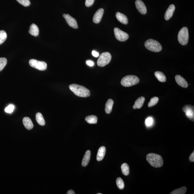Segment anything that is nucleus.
<instances>
[{
    "label": "nucleus",
    "mask_w": 194,
    "mask_h": 194,
    "mask_svg": "<svg viewBox=\"0 0 194 194\" xmlns=\"http://www.w3.org/2000/svg\"><path fill=\"white\" fill-rule=\"evenodd\" d=\"M36 119L38 123L42 126H44L45 124V120H44L43 116L40 112L37 113L36 115Z\"/></svg>",
    "instance_id": "nucleus-22"
},
{
    "label": "nucleus",
    "mask_w": 194,
    "mask_h": 194,
    "mask_svg": "<svg viewBox=\"0 0 194 194\" xmlns=\"http://www.w3.org/2000/svg\"><path fill=\"white\" fill-rule=\"evenodd\" d=\"M20 4L25 7L29 6L31 4L29 0H16Z\"/></svg>",
    "instance_id": "nucleus-31"
},
{
    "label": "nucleus",
    "mask_w": 194,
    "mask_h": 194,
    "mask_svg": "<svg viewBox=\"0 0 194 194\" xmlns=\"http://www.w3.org/2000/svg\"><path fill=\"white\" fill-rule=\"evenodd\" d=\"M63 16L70 26L74 29L78 28L76 20L74 18L68 14H63Z\"/></svg>",
    "instance_id": "nucleus-10"
},
{
    "label": "nucleus",
    "mask_w": 194,
    "mask_h": 194,
    "mask_svg": "<svg viewBox=\"0 0 194 194\" xmlns=\"http://www.w3.org/2000/svg\"><path fill=\"white\" fill-rule=\"evenodd\" d=\"M114 32L116 39L119 41H125L129 38L128 35L127 33L124 32L118 28H114Z\"/></svg>",
    "instance_id": "nucleus-8"
},
{
    "label": "nucleus",
    "mask_w": 194,
    "mask_h": 194,
    "mask_svg": "<svg viewBox=\"0 0 194 194\" xmlns=\"http://www.w3.org/2000/svg\"><path fill=\"white\" fill-rule=\"evenodd\" d=\"M7 35L5 31H0V45L3 44L6 40Z\"/></svg>",
    "instance_id": "nucleus-27"
},
{
    "label": "nucleus",
    "mask_w": 194,
    "mask_h": 194,
    "mask_svg": "<svg viewBox=\"0 0 194 194\" xmlns=\"http://www.w3.org/2000/svg\"><path fill=\"white\" fill-rule=\"evenodd\" d=\"M122 172L125 176H127L129 174V167L128 164L125 163L121 166Z\"/></svg>",
    "instance_id": "nucleus-25"
},
{
    "label": "nucleus",
    "mask_w": 194,
    "mask_h": 194,
    "mask_svg": "<svg viewBox=\"0 0 194 194\" xmlns=\"http://www.w3.org/2000/svg\"><path fill=\"white\" fill-rule=\"evenodd\" d=\"M153 123H154V120H153V119L152 117H148L146 120V125L148 127L152 126L153 124Z\"/></svg>",
    "instance_id": "nucleus-32"
},
{
    "label": "nucleus",
    "mask_w": 194,
    "mask_h": 194,
    "mask_svg": "<svg viewBox=\"0 0 194 194\" xmlns=\"http://www.w3.org/2000/svg\"><path fill=\"white\" fill-rule=\"evenodd\" d=\"M112 59L110 54L104 52L101 54L97 60V64L100 66H104L109 63Z\"/></svg>",
    "instance_id": "nucleus-6"
},
{
    "label": "nucleus",
    "mask_w": 194,
    "mask_h": 194,
    "mask_svg": "<svg viewBox=\"0 0 194 194\" xmlns=\"http://www.w3.org/2000/svg\"><path fill=\"white\" fill-rule=\"evenodd\" d=\"M75 192L73 191V190H70L69 191H68L67 193H66L67 194H75Z\"/></svg>",
    "instance_id": "nucleus-38"
},
{
    "label": "nucleus",
    "mask_w": 194,
    "mask_h": 194,
    "mask_svg": "<svg viewBox=\"0 0 194 194\" xmlns=\"http://www.w3.org/2000/svg\"><path fill=\"white\" fill-rule=\"evenodd\" d=\"M135 4L137 9L141 14H146L147 9L143 2L141 0H137Z\"/></svg>",
    "instance_id": "nucleus-11"
},
{
    "label": "nucleus",
    "mask_w": 194,
    "mask_h": 194,
    "mask_svg": "<svg viewBox=\"0 0 194 194\" xmlns=\"http://www.w3.org/2000/svg\"><path fill=\"white\" fill-rule=\"evenodd\" d=\"M69 88L75 95L83 97H89L90 95V90L85 87L80 85L73 84L70 85Z\"/></svg>",
    "instance_id": "nucleus-1"
},
{
    "label": "nucleus",
    "mask_w": 194,
    "mask_h": 194,
    "mask_svg": "<svg viewBox=\"0 0 194 194\" xmlns=\"http://www.w3.org/2000/svg\"><path fill=\"white\" fill-rule=\"evenodd\" d=\"M155 75L158 80L161 82H165L166 77L165 75L160 71H156L155 73Z\"/></svg>",
    "instance_id": "nucleus-23"
},
{
    "label": "nucleus",
    "mask_w": 194,
    "mask_h": 194,
    "mask_svg": "<svg viewBox=\"0 0 194 194\" xmlns=\"http://www.w3.org/2000/svg\"><path fill=\"white\" fill-rule=\"evenodd\" d=\"M39 29L38 26L34 23L32 24L29 27V34L34 36H38L39 34Z\"/></svg>",
    "instance_id": "nucleus-19"
},
{
    "label": "nucleus",
    "mask_w": 194,
    "mask_h": 194,
    "mask_svg": "<svg viewBox=\"0 0 194 194\" xmlns=\"http://www.w3.org/2000/svg\"><path fill=\"white\" fill-rule=\"evenodd\" d=\"M23 123L25 127L28 130H31L34 127V125L30 118L29 117H25L23 118Z\"/></svg>",
    "instance_id": "nucleus-15"
},
{
    "label": "nucleus",
    "mask_w": 194,
    "mask_h": 194,
    "mask_svg": "<svg viewBox=\"0 0 194 194\" xmlns=\"http://www.w3.org/2000/svg\"><path fill=\"white\" fill-rule=\"evenodd\" d=\"M97 194H101V193H97Z\"/></svg>",
    "instance_id": "nucleus-39"
},
{
    "label": "nucleus",
    "mask_w": 194,
    "mask_h": 194,
    "mask_svg": "<svg viewBox=\"0 0 194 194\" xmlns=\"http://www.w3.org/2000/svg\"><path fill=\"white\" fill-rule=\"evenodd\" d=\"M116 17L118 21L126 25L128 23V18L125 14L118 12L116 13Z\"/></svg>",
    "instance_id": "nucleus-17"
},
{
    "label": "nucleus",
    "mask_w": 194,
    "mask_h": 194,
    "mask_svg": "<svg viewBox=\"0 0 194 194\" xmlns=\"http://www.w3.org/2000/svg\"><path fill=\"white\" fill-rule=\"evenodd\" d=\"M7 63V60L5 58H0V71L5 68Z\"/></svg>",
    "instance_id": "nucleus-30"
},
{
    "label": "nucleus",
    "mask_w": 194,
    "mask_h": 194,
    "mask_svg": "<svg viewBox=\"0 0 194 194\" xmlns=\"http://www.w3.org/2000/svg\"><path fill=\"white\" fill-rule=\"evenodd\" d=\"M106 153V148L104 146H101L98 151L97 159V161H101L104 158Z\"/></svg>",
    "instance_id": "nucleus-16"
},
{
    "label": "nucleus",
    "mask_w": 194,
    "mask_h": 194,
    "mask_svg": "<svg viewBox=\"0 0 194 194\" xmlns=\"http://www.w3.org/2000/svg\"><path fill=\"white\" fill-rule=\"evenodd\" d=\"M145 98L144 97H140L137 100L133 108L135 109H140L142 108L145 102Z\"/></svg>",
    "instance_id": "nucleus-18"
},
{
    "label": "nucleus",
    "mask_w": 194,
    "mask_h": 194,
    "mask_svg": "<svg viewBox=\"0 0 194 194\" xmlns=\"http://www.w3.org/2000/svg\"><path fill=\"white\" fill-rule=\"evenodd\" d=\"M114 101L111 99H109L107 101L105 107V112L107 114H110L112 110Z\"/></svg>",
    "instance_id": "nucleus-21"
},
{
    "label": "nucleus",
    "mask_w": 194,
    "mask_h": 194,
    "mask_svg": "<svg viewBox=\"0 0 194 194\" xmlns=\"http://www.w3.org/2000/svg\"><path fill=\"white\" fill-rule=\"evenodd\" d=\"M29 63L31 66L40 71H44L47 69V64L45 62L35 59H31L29 60Z\"/></svg>",
    "instance_id": "nucleus-7"
},
{
    "label": "nucleus",
    "mask_w": 194,
    "mask_h": 194,
    "mask_svg": "<svg viewBox=\"0 0 194 194\" xmlns=\"http://www.w3.org/2000/svg\"><path fill=\"white\" fill-rule=\"evenodd\" d=\"M183 110L189 119L194 121V106L191 105H186L183 108Z\"/></svg>",
    "instance_id": "nucleus-9"
},
{
    "label": "nucleus",
    "mask_w": 194,
    "mask_h": 194,
    "mask_svg": "<svg viewBox=\"0 0 194 194\" xmlns=\"http://www.w3.org/2000/svg\"><path fill=\"white\" fill-rule=\"evenodd\" d=\"M189 39V34L187 27H183L181 29L178 34V40L183 45L187 44Z\"/></svg>",
    "instance_id": "nucleus-5"
},
{
    "label": "nucleus",
    "mask_w": 194,
    "mask_h": 194,
    "mask_svg": "<svg viewBox=\"0 0 194 194\" xmlns=\"http://www.w3.org/2000/svg\"><path fill=\"white\" fill-rule=\"evenodd\" d=\"M91 156V151L89 150L87 151L85 153L84 158L82 162V165L83 167H85L87 166L89 163Z\"/></svg>",
    "instance_id": "nucleus-20"
},
{
    "label": "nucleus",
    "mask_w": 194,
    "mask_h": 194,
    "mask_svg": "<svg viewBox=\"0 0 194 194\" xmlns=\"http://www.w3.org/2000/svg\"><path fill=\"white\" fill-rule=\"evenodd\" d=\"M146 160L154 168L161 167L163 165V160L159 155L149 153L147 155Z\"/></svg>",
    "instance_id": "nucleus-2"
},
{
    "label": "nucleus",
    "mask_w": 194,
    "mask_h": 194,
    "mask_svg": "<svg viewBox=\"0 0 194 194\" xmlns=\"http://www.w3.org/2000/svg\"><path fill=\"white\" fill-rule=\"evenodd\" d=\"M95 0H86L85 5L87 7H90L93 5Z\"/></svg>",
    "instance_id": "nucleus-34"
},
{
    "label": "nucleus",
    "mask_w": 194,
    "mask_h": 194,
    "mask_svg": "<svg viewBox=\"0 0 194 194\" xmlns=\"http://www.w3.org/2000/svg\"><path fill=\"white\" fill-rule=\"evenodd\" d=\"M175 10V6L174 5H171L168 7L165 14V19L169 20L173 16V13Z\"/></svg>",
    "instance_id": "nucleus-14"
},
{
    "label": "nucleus",
    "mask_w": 194,
    "mask_h": 194,
    "mask_svg": "<svg viewBox=\"0 0 194 194\" xmlns=\"http://www.w3.org/2000/svg\"><path fill=\"white\" fill-rule=\"evenodd\" d=\"M187 190V188L186 186H183V187L178 188L177 189H175L174 191L171 192V194H185Z\"/></svg>",
    "instance_id": "nucleus-26"
},
{
    "label": "nucleus",
    "mask_w": 194,
    "mask_h": 194,
    "mask_svg": "<svg viewBox=\"0 0 194 194\" xmlns=\"http://www.w3.org/2000/svg\"><path fill=\"white\" fill-rule=\"evenodd\" d=\"M116 183L118 188L120 189H123L125 187V184L121 178H118L116 179Z\"/></svg>",
    "instance_id": "nucleus-28"
},
{
    "label": "nucleus",
    "mask_w": 194,
    "mask_h": 194,
    "mask_svg": "<svg viewBox=\"0 0 194 194\" xmlns=\"http://www.w3.org/2000/svg\"><path fill=\"white\" fill-rule=\"evenodd\" d=\"M14 105L11 104L5 109V111L8 113H11L14 111Z\"/></svg>",
    "instance_id": "nucleus-33"
},
{
    "label": "nucleus",
    "mask_w": 194,
    "mask_h": 194,
    "mask_svg": "<svg viewBox=\"0 0 194 194\" xmlns=\"http://www.w3.org/2000/svg\"><path fill=\"white\" fill-rule=\"evenodd\" d=\"M86 63L88 65L90 66H93L94 65V62L93 61H92L90 60L87 61Z\"/></svg>",
    "instance_id": "nucleus-35"
},
{
    "label": "nucleus",
    "mask_w": 194,
    "mask_h": 194,
    "mask_svg": "<svg viewBox=\"0 0 194 194\" xmlns=\"http://www.w3.org/2000/svg\"><path fill=\"white\" fill-rule=\"evenodd\" d=\"M145 46L149 50L158 52L162 50V46L157 41L149 39L145 42Z\"/></svg>",
    "instance_id": "nucleus-3"
},
{
    "label": "nucleus",
    "mask_w": 194,
    "mask_h": 194,
    "mask_svg": "<svg viewBox=\"0 0 194 194\" xmlns=\"http://www.w3.org/2000/svg\"><path fill=\"white\" fill-rule=\"evenodd\" d=\"M85 119L88 123L91 124L97 123V116L94 115L86 116Z\"/></svg>",
    "instance_id": "nucleus-24"
},
{
    "label": "nucleus",
    "mask_w": 194,
    "mask_h": 194,
    "mask_svg": "<svg viewBox=\"0 0 194 194\" xmlns=\"http://www.w3.org/2000/svg\"><path fill=\"white\" fill-rule=\"evenodd\" d=\"M139 82V79L136 75H128L122 79L121 84L123 86L128 87L137 84Z\"/></svg>",
    "instance_id": "nucleus-4"
},
{
    "label": "nucleus",
    "mask_w": 194,
    "mask_h": 194,
    "mask_svg": "<svg viewBox=\"0 0 194 194\" xmlns=\"http://www.w3.org/2000/svg\"><path fill=\"white\" fill-rule=\"evenodd\" d=\"M159 100V98L157 97L152 98L148 103V106L151 107L155 106L158 102Z\"/></svg>",
    "instance_id": "nucleus-29"
},
{
    "label": "nucleus",
    "mask_w": 194,
    "mask_h": 194,
    "mask_svg": "<svg viewBox=\"0 0 194 194\" xmlns=\"http://www.w3.org/2000/svg\"><path fill=\"white\" fill-rule=\"evenodd\" d=\"M189 160L190 162H194V152L192 153L190 155L189 157Z\"/></svg>",
    "instance_id": "nucleus-36"
},
{
    "label": "nucleus",
    "mask_w": 194,
    "mask_h": 194,
    "mask_svg": "<svg viewBox=\"0 0 194 194\" xmlns=\"http://www.w3.org/2000/svg\"><path fill=\"white\" fill-rule=\"evenodd\" d=\"M104 12L103 8L99 9L94 15L93 21L94 23H98L100 22Z\"/></svg>",
    "instance_id": "nucleus-12"
},
{
    "label": "nucleus",
    "mask_w": 194,
    "mask_h": 194,
    "mask_svg": "<svg viewBox=\"0 0 194 194\" xmlns=\"http://www.w3.org/2000/svg\"><path fill=\"white\" fill-rule=\"evenodd\" d=\"M92 55L93 56L95 57H97L99 56V54L96 51H92Z\"/></svg>",
    "instance_id": "nucleus-37"
},
{
    "label": "nucleus",
    "mask_w": 194,
    "mask_h": 194,
    "mask_svg": "<svg viewBox=\"0 0 194 194\" xmlns=\"http://www.w3.org/2000/svg\"><path fill=\"white\" fill-rule=\"evenodd\" d=\"M175 81L177 84L183 88H186L188 87V84L187 82L180 75H177L175 77Z\"/></svg>",
    "instance_id": "nucleus-13"
}]
</instances>
